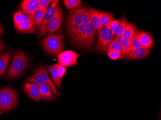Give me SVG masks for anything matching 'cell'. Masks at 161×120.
<instances>
[{"instance_id":"obj_1","label":"cell","mask_w":161,"mask_h":120,"mask_svg":"<svg viewBox=\"0 0 161 120\" xmlns=\"http://www.w3.org/2000/svg\"><path fill=\"white\" fill-rule=\"evenodd\" d=\"M69 37L76 45L89 49L92 47L97 30L91 23L80 26H68Z\"/></svg>"},{"instance_id":"obj_2","label":"cell","mask_w":161,"mask_h":120,"mask_svg":"<svg viewBox=\"0 0 161 120\" xmlns=\"http://www.w3.org/2000/svg\"><path fill=\"white\" fill-rule=\"evenodd\" d=\"M42 46L48 54L52 56H58L64 49L63 35L62 33L49 34L43 39Z\"/></svg>"},{"instance_id":"obj_3","label":"cell","mask_w":161,"mask_h":120,"mask_svg":"<svg viewBox=\"0 0 161 120\" xmlns=\"http://www.w3.org/2000/svg\"><path fill=\"white\" fill-rule=\"evenodd\" d=\"M29 58L23 51L15 52L11 64L7 77L9 79H14L23 74L29 65Z\"/></svg>"},{"instance_id":"obj_4","label":"cell","mask_w":161,"mask_h":120,"mask_svg":"<svg viewBox=\"0 0 161 120\" xmlns=\"http://www.w3.org/2000/svg\"><path fill=\"white\" fill-rule=\"evenodd\" d=\"M26 83H33L38 85L45 84L48 86L54 95L58 94V90L48 73L47 68L44 66H40L28 77Z\"/></svg>"},{"instance_id":"obj_5","label":"cell","mask_w":161,"mask_h":120,"mask_svg":"<svg viewBox=\"0 0 161 120\" xmlns=\"http://www.w3.org/2000/svg\"><path fill=\"white\" fill-rule=\"evenodd\" d=\"M17 92L11 87L0 89V112L13 110L18 103Z\"/></svg>"},{"instance_id":"obj_6","label":"cell","mask_w":161,"mask_h":120,"mask_svg":"<svg viewBox=\"0 0 161 120\" xmlns=\"http://www.w3.org/2000/svg\"><path fill=\"white\" fill-rule=\"evenodd\" d=\"M89 13L85 8L73 10L68 17L67 26H80L90 23Z\"/></svg>"},{"instance_id":"obj_7","label":"cell","mask_w":161,"mask_h":120,"mask_svg":"<svg viewBox=\"0 0 161 120\" xmlns=\"http://www.w3.org/2000/svg\"><path fill=\"white\" fill-rule=\"evenodd\" d=\"M114 37L109 26L100 28L97 30V41L96 46L97 49L100 52H106Z\"/></svg>"},{"instance_id":"obj_8","label":"cell","mask_w":161,"mask_h":120,"mask_svg":"<svg viewBox=\"0 0 161 120\" xmlns=\"http://www.w3.org/2000/svg\"><path fill=\"white\" fill-rule=\"evenodd\" d=\"M63 20V12L60 5H58L55 13L48 25L47 32L49 34L56 33L61 28Z\"/></svg>"},{"instance_id":"obj_9","label":"cell","mask_w":161,"mask_h":120,"mask_svg":"<svg viewBox=\"0 0 161 120\" xmlns=\"http://www.w3.org/2000/svg\"><path fill=\"white\" fill-rule=\"evenodd\" d=\"M79 55L75 51H62L58 55V64L64 67H70L76 65Z\"/></svg>"},{"instance_id":"obj_10","label":"cell","mask_w":161,"mask_h":120,"mask_svg":"<svg viewBox=\"0 0 161 120\" xmlns=\"http://www.w3.org/2000/svg\"><path fill=\"white\" fill-rule=\"evenodd\" d=\"M59 3V1H58V0L53 1L52 2V4H51L50 6L48 9L43 22L39 28L40 32L39 35V37H42L46 36V34L47 33L48 25L50 21L51 20L52 17L54 15L56 8L58 5Z\"/></svg>"},{"instance_id":"obj_11","label":"cell","mask_w":161,"mask_h":120,"mask_svg":"<svg viewBox=\"0 0 161 120\" xmlns=\"http://www.w3.org/2000/svg\"><path fill=\"white\" fill-rule=\"evenodd\" d=\"M23 89L25 93L35 102H39L42 100L38 85L33 83H26Z\"/></svg>"},{"instance_id":"obj_12","label":"cell","mask_w":161,"mask_h":120,"mask_svg":"<svg viewBox=\"0 0 161 120\" xmlns=\"http://www.w3.org/2000/svg\"><path fill=\"white\" fill-rule=\"evenodd\" d=\"M40 0H24L21 4L22 11L33 18L39 7Z\"/></svg>"},{"instance_id":"obj_13","label":"cell","mask_w":161,"mask_h":120,"mask_svg":"<svg viewBox=\"0 0 161 120\" xmlns=\"http://www.w3.org/2000/svg\"><path fill=\"white\" fill-rule=\"evenodd\" d=\"M87 10L90 16V23L94 29L97 31L103 27L100 21L99 12L89 6H88Z\"/></svg>"},{"instance_id":"obj_14","label":"cell","mask_w":161,"mask_h":120,"mask_svg":"<svg viewBox=\"0 0 161 120\" xmlns=\"http://www.w3.org/2000/svg\"><path fill=\"white\" fill-rule=\"evenodd\" d=\"M151 50L144 48L132 49L128 56L129 60H137L144 58L149 55Z\"/></svg>"},{"instance_id":"obj_15","label":"cell","mask_w":161,"mask_h":120,"mask_svg":"<svg viewBox=\"0 0 161 120\" xmlns=\"http://www.w3.org/2000/svg\"><path fill=\"white\" fill-rule=\"evenodd\" d=\"M14 27L18 31L22 33L34 34L36 33V30H37L36 25L34 23L29 22H22Z\"/></svg>"},{"instance_id":"obj_16","label":"cell","mask_w":161,"mask_h":120,"mask_svg":"<svg viewBox=\"0 0 161 120\" xmlns=\"http://www.w3.org/2000/svg\"><path fill=\"white\" fill-rule=\"evenodd\" d=\"M13 20L14 26L25 22H29L35 24L33 18L22 11H19L15 13L14 14Z\"/></svg>"},{"instance_id":"obj_17","label":"cell","mask_w":161,"mask_h":120,"mask_svg":"<svg viewBox=\"0 0 161 120\" xmlns=\"http://www.w3.org/2000/svg\"><path fill=\"white\" fill-rule=\"evenodd\" d=\"M140 41L142 47L150 50L154 45V41L151 34L146 31L141 32Z\"/></svg>"},{"instance_id":"obj_18","label":"cell","mask_w":161,"mask_h":120,"mask_svg":"<svg viewBox=\"0 0 161 120\" xmlns=\"http://www.w3.org/2000/svg\"><path fill=\"white\" fill-rule=\"evenodd\" d=\"M42 99L44 101H51L55 99L54 94L48 86L42 84L39 85Z\"/></svg>"},{"instance_id":"obj_19","label":"cell","mask_w":161,"mask_h":120,"mask_svg":"<svg viewBox=\"0 0 161 120\" xmlns=\"http://www.w3.org/2000/svg\"><path fill=\"white\" fill-rule=\"evenodd\" d=\"M117 41L119 42L122 48V56L123 58L128 59V56L131 52V46L130 42L121 38H116Z\"/></svg>"},{"instance_id":"obj_20","label":"cell","mask_w":161,"mask_h":120,"mask_svg":"<svg viewBox=\"0 0 161 120\" xmlns=\"http://www.w3.org/2000/svg\"><path fill=\"white\" fill-rule=\"evenodd\" d=\"M12 55V52H7L0 56V76L5 74Z\"/></svg>"},{"instance_id":"obj_21","label":"cell","mask_w":161,"mask_h":120,"mask_svg":"<svg viewBox=\"0 0 161 120\" xmlns=\"http://www.w3.org/2000/svg\"><path fill=\"white\" fill-rule=\"evenodd\" d=\"M136 29H136V27L133 24H131L128 21H127L125 29V30L122 35V38L129 41L133 37Z\"/></svg>"},{"instance_id":"obj_22","label":"cell","mask_w":161,"mask_h":120,"mask_svg":"<svg viewBox=\"0 0 161 120\" xmlns=\"http://www.w3.org/2000/svg\"><path fill=\"white\" fill-rule=\"evenodd\" d=\"M48 69L50 73L51 78L53 79L55 84L58 87H60L62 83V77H60L58 73L57 64L49 66L48 67Z\"/></svg>"},{"instance_id":"obj_23","label":"cell","mask_w":161,"mask_h":120,"mask_svg":"<svg viewBox=\"0 0 161 120\" xmlns=\"http://www.w3.org/2000/svg\"><path fill=\"white\" fill-rule=\"evenodd\" d=\"M48 8L49 7H47L42 9H38L35 12L33 15V19L36 26L40 27L41 25Z\"/></svg>"},{"instance_id":"obj_24","label":"cell","mask_w":161,"mask_h":120,"mask_svg":"<svg viewBox=\"0 0 161 120\" xmlns=\"http://www.w3.org/2000/svg\"><path fill=\"white\" fill-rule=\"evenodd\" d=\"M100 21L103 27H108L114 20V17L112 13L106 12H99Z\"/></svg>"},{"instance_id":"obj_25","label":"cell","mask_w":161,"mask_h":120,"mask_svg":"<svg viewBox=\"0 0 161 120\" xmlns=\"http://www.w3.org/2000/svg\"><path fill=\"white\" fill-rule=\"evenodd\" d=\"M140 34H141V31L139 30L136 29L133 37L129 40L131 48L135 49L142 48V45H141V41H140Z\"/></svg>"},{"instance_id":"obj_26","label":"cell","mask_w":161,"mask_h":120,"mask_svg":"<svg viewBox=\"0 0 161 120\" xmlns=\"http://www.w3.org/2000/svg\"><path fill=\"white\" fill-rule=\"evenodd\" d=\"M63 3L68 9L79 8L82 5V1L80 0H64Z\"/></svg>"},{"instance_id":"obj_27","label":"cell","mask_w":161,"mask_h":120,"mask_svg":"<svg viewBox=\"0 0 161 120\" xmlns=\"http://www.w3.org/2000/svg\"><path fill=\"white\" fill-rule=\"evenodd\" d=\"M109 51H118L120 53H122V48H121L119 42L117 41L116 37L115 36L112 42L109 44V46L108 47L107 52Z\"/></svg>"},{"instance_id":"obj_28","label":"cell","mask_w":161,"mask_h":120,"mask_svg":"<svg viewBox=\"0 0 161 120\" xmlns=\"http://www.w3.org/2000/svg\"><path fill=\"white\" fill-rule=\"evenodd\" d=\"M127 20L125 18H123L122 19L120 20V23L118 26V29H117L116 32L115 34V37L116 38H121L123 35L125 26H126V22Z\"/></svg>"},{"instance_id":"obj_29","label":"cell","mask_w":161,"mask_h":120,"mask_svg":"<svg viewBox=\"0 0 161 120\" xmlns=\"http://www.w3.org/2000/svg\"><path fill=\"white\" fill-rule=\"evenodd\" d=\"M108 57L113 60H117L122 58V53L115 51H109L107 52Z\"/></svg>"},{"instance_id":"obj_30","label":"cell","mask_w":161,"mask_h":120,"mask_svg":"<svg viewBox=\"0 0 161 120\" xmlns=\"http://www.w3.org/2000/svg\"><path fill=\"white\" fill-rule=\"evenodd\" d=\"M120 23V19L116 20H114L111 22L110 25H109V27H110L111 31H112V33H113L114 36H115V34L117 29H118Z\"/></svg>"},{"instance_id":"obj_31","label":"cell","mask_w":161,"mask_h":120,"mask_svg":"<svg viewBox=\"0 0 161 120\" xmlns=\"http://www.w3.org/2000/svg\"><path fill=\"white\" fill-rule=\"evenodd\" d=\"M51 0H40L39 7V9H42L46 7H49V5L51 3Z\"/></svg>"},{"instance_id":"obj_32","label":"cell","mask_w":161,"mask_h":120,"mask_svg":"<svg viewBox=\"0 0 161 120\" xmlns=\"http://www.w3.org/2000/svg\"><path fill=\"white\" fill-rule=\"evenodd\" d=\"M57 69H58V73L59 74L60 77H62L64 76L67 72V69L66 67L62 66L59 65L57 64Z\"/></svg>"},{"instance_id":"obj_33","label":"cell","mask_w":161,"mask_h":120,"mask_svg":"<svg viewBox=\"0 0 161 120\" xmlns=\"http://www.w3.org/2000/svg\"><path fill=\"white\" fill-rule=\"evenodd\" d=\"M5 49V45L4 42L2 40H0V52Z\"/></svg>"},{"instance_id":"obj_34","label":"cell","mask_w":161,"mask_h":120,"mask_svg":"<svg viewBox=\"0 0 161 120\" xmlns=\"http://www.w3.org/2000/svg\"><path fill=\"white\" fill-rule=\"evenodd\" d=\"M3 33V29L2 26L0 25V37L2 36Z\"/></svg>"}]
</instances>
